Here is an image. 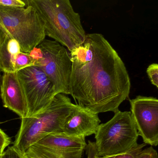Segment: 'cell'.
<instances>
[{
  "mask_svg": "<svg viewBox=\"0 0 158 158\" xmlns=\"http://www.w3.org/2000/svg\"><path fill=\"white\" fill-rule=\"evenodd\" d=\"M70 95L77 104L94 113L119 110L128 98L131 81L119 54L102 35L89 34L70 52Z\"/></svg>",
  "mask_w": 158,
  "mask_h": 158,
  "instance_id": "1",
  "label": "cell"
},
{
  "mask_svg": "<svg viewBox=\"0 0 158 158\" xmlns=\"http://www.w3.org/2000/svg\"><path fill=\"white\" fill-rule=\"evenodd\" d=\"M33 6L43 21L46 36L53 39L70 52L82 45L85 32L80 16L69 0H25Z\"/></svg>",
  "mask_w": 158,
  "mask_h": 158,
  "instance_id": "2",
  "label": "cell"
},
{
  "mask_svg": "<svg viewBox=\"0 0 158 158\" xmlns=\"http://www.w3.org/2000/svg\"><path fill=\"white\" fill-rule=\"evenodd\" d=\"M63 94L55 95L49 105L34 116L22 118L13 147L24 154L32 145L48 135L63 132L64 123L74 108Z\"/></svg>",
  "mask_w": 158,
  "mask_h": 158,
  "instance_id": "3",
  "label": "cell"
},
{
  "mask_svg": "<svg viewBox=\"0 0 158 158\" xmlns=\"http://www.w3.org/2000/svg\"><path fill=\"white\" fill-rule=\"evenodd\" d=\"M0 25L19 43L24 53H29L46 39L43 21L31 5L19 8L0 6Z\"/></svg>",
  "mask_w": 158,
  "mask_h": 158,
  "instance_id": "4",
  "label": "cell"
},
{
  "mask_svg": "<svg viewBox=\"0 0 158 158\" xmlns=\"http://www.w3.org/2000/svg\"><path fill=\"white\" fill-rule=\"evenodd\" d=\"M108 122L101 124L95 134L99 157L124 153L136 147L139 135L131 113L118 110Z\"/></svg>",
  "mask_w": 158,
  "mask_h": 158,
  "instance_id": "5",
  "label": "cell"
},
{
  "mask_svg": "<svg viewBox=\"0 0 158 158\" xmlns=\"http://www.w3.org/2000/svg\"><path fill=\"white\" fill-rule=\"evenodd\" d=\"M38 47L43 55L36 61L35 66L45 73L52 83L56 95H70L72 61L67 49L54 40L46 39Z\"/></svg>",
  "mask_w": 158,
  "mask_h": 158,
  "instance_id": "6",
  "label": "cell"
},
{
  "mask_svg": "<svg viewBox=\"0 0 158 158\" xmlns=\"http://www.w3.org/2000/svg\"><path fill=\"white\" fill-rule=\"evenodd\" d=\"M17 73L27 103V117L34 116L45 110L56 95L53 85L38 66L27 67Z\"/></svg>",
  "mask_w": 158,
  "mask_h": 158,
  "instance_id": "7",
  "label": "cell"
},
{
  "mask_svg": "<svg viewBox=\"0 0 158 158\" xmlns=\"http://www.w3.org/2000/svg\"><path fill=\"white\" fill-rule=\"evenodd\" d=\"M85 138L61 133L50 134L31 146L26 158H81L87 146Z\"/></svg>",
  "mask_w": 158,
  "mask_h": 158,
  "instance_id": "8",
  "label": "cell"
},
{
  "mask_svg": "<svg viewBox=\"0 0 158 158\" xmlns=\"http://www.w3.org/2000/svg\"><path fill=\"white\" fill-rule=\"evenodd\" d=\"M130 113L139 136L144 143L158 145V100L152 97L137 96L129 99Z\"/></svg>",
  "mask_w": 158,
  "mask_h": 158,
  "instance_id": "9",
  "label": "cell"
},
{
  "mask_svg": "<svg viewBox=\"0 0 158 158\" xmlns=\"http://www.w3.org/2000/svg\"><path fill=\"white\" fill-rule=\"evenodd\" d=\"M0 93L4 107L17 114L21 119L27 117V103L17 72L3 73Z\"/></svg>",
  "mask_w": 158,
  "mask_h": 158,
  "instance_id": "10",
  "label": "cell"
},
{
  "mask_svg": "<svg viewBox=\"0 0 158 158\" xmlns=\"http://www.w3.org/2000/svg\"><path fill=\"white\" fill-rule=\"evenodd\" d=\"M100 123L98 114L77 103L65 121L63 133L71 136L85 138L95 135Z\"/></svg>",
  "mask_w": 158,
  "mask_h": 158,
  "instance_id": "11",
  "label": "cell"
},
{
  "mask_svg": "<svg viewBox=\"0 0 158 158\" xmlns=\"http://www.w3.org/2000/svg\"><path fill=\"white\" fill-rule=\"evenodd\" d=\"M21 52L19 43L9 35L0 47V70L3 72H15V61Z\"/></svg>",
  "mask_w": 158,
  "mask_h": 158,
  "instance_id": "12",
  "label": "cell"
},
{
  "mask_svg": "<svg viewBox=\"0 0 158 158\" xmlns=\"http://www.w3.org/2000/svg\"><path fill=\"white\" fill-rule=\"evenodd\" d=\"M36 61L29 55V53L20 52L15 57V72L30 66H35Z\"/></svg>",
  "mask_w": 158,
  "mask_h": 158,
  "instance_id": "13",
  "label": "cell"
},
{
  "mask_svg": "<svg viewBox=\"0 0 158 158\" xmlns=\"http://www.w3.org/2000/svg\"><path fill=\"white\" fill-rule=\"evenodd\" d=\"M147 144L143 143L142 144H138L134 148L124 153L103 157H99L98 156L96 158H136L137 155L143 149V148Z\"/></svg>",
  "mask_w": 158,
  "mask_h": 158,
  "instance_id": "14",
  "label": "cell"
},
{
  "mask_svg": "<svg viewBox=\"0 0 158 158\" xmlns=\"http://www.w3.org/2000/svg\"><path fill=\"white\" fill-rule=\"evenodd\" d=\"M147 73L150 82L153 85L158 88V65L153 63L149 65L147 69Z\"/></svg>",
  "mask_w": 158,
  "mask_h": 158,
  "instance_id": "15",
  "label": "cell"
},
{
  "mask_svg": "<svg viewBox=\"0 0 158 158\" xmlns=\"http://www.w3.org/2000/svg\"><path fill=\"white\" fill-rule=\"evenodd\" d=\"M0 6L9 8L25 7L26 3L22 0H0Z\"/></svg>",
  "mask_w": 158,
  "mask_h": 158,
  "instance_id": "16",
  "label": "cell"
},
{
  "mask_svg": "<svg viewBox=\"0 0 158 158\" xmlns=\"http://www.w3.org/2000/svg\"><path fill=\"white\" fill-rule=\"evenodd\" d=\"M0 158H26L23 154L17 151L14 147H10L4 151Z\"/></svg>",
  "mask_w": 158,
  "mask_h": 158,
  "instance_id": "17",
  "label": "cell"
},
{
  "mask_svg": "<svg viewBox=\"0 0 158 158\" xmlns=\"http://www.w3.org/2000/svg\"><path fill=\"white\" fill-rule=\"evenodd\" d=\"M136 158H158V153L152 146L142 149Z\"/></svg>",
  "mask_w": 158,
  "mask_h": 158,
  "instance_id": "18",
  "label": "cell"
},
{
  "mask_svg": "<svg viewBox=\"0 0 158 158\" xmlns=\"http://www.w3.org/2000/svg\"><path fill=\"white\" fill-rule=\"evenodd\" d=\"M10 139L9 136L0 128V156L4 152L5 148L10 145Z\"/></svg>",
  "mask_w": 158,
  "mask_h": 158,
  "instance_id": "19",
  "label": "cell"
},
{
  "mask_svg": "<svg viewBox=\"0 0 158 158\" xmlns=\"http://www.w3.org/2000/svg\"><path fill=\"white\" fill-rule=\"evenodd\" d=\"M85 150H86L87 158H96L98 156L95 142L89 140L88 143L87 144Z\"/></svg>",
  "mask_w": 158,
  "mask_h": 158,
  "instance_id": "20",
  "label": "cell"
},
{
  "mask_svg": "<svg viewBox=\"0 0 158 158\" xmlns=\"http://www.w3.org/2000/svg\"><path fill=\"white\" fill-rule=\"evenodd\" d=\"M29 54L36 61L42 59L43 55L42 51L38 47L33 49L29 52Z\"/></svg>",
  "mask_w": 158,
  "mask_h": 158,
  "instance_id": "21",
  "label": "cell"
},
{
  "mask_svg": "<svg viewBox=\"0 0 158 158\" xmlns=\"http://www.w3.org/2000/svg\"><path fill=\"white\" fill-rule=\"evenodd\" d=\"M8 35H9L6 30L0 25V47ZM1 71L0 70V76H1Z\"/></svg>",
  "mask_w": 158,
  "mask_h": 158,
  "instance_id": "22",
  "label": "cell"
}]
</instances>
